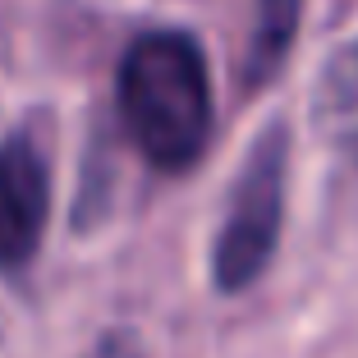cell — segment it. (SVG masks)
I'll use <instances>...</instances> for the list:
<instances>
[{
  "label": "cell",
  "instance_id": "cell-3",
  "mask_svg": "<svg viewBox=\"0 0 358 358\" xmlns=\"http://www.w3.org/2000/svg\"><path fill=\"white\" fill-rule=\"evenodd\" d=\"M51 221V161L32 129L0 138V271L37 257Z\"/></svg>",
  "mask_w": 358,
  "mask_h": 358
},
{
  "label": "cell",
  "instance_id": "cell-6",
  "mask_svg": "<svg viewBox=\"0 0 358 358\" xmlns=\"http://www.w3.org/2000/svg\"><path fill=\"white\" fill-rule=\"evenodd\" d=\"M96 358H138V349H134V345H124V340H106Z\"/></svg>",
  "mask_w": 358,
  "mask_h": 358
},
{
  "label": "cell",
  "instance_id": "cell-1",
  "mask_svg": "<svg viewBox=\"0 0 358 358\" xmlns=\"http://www.w3.org/2000/svg\"><path fill=\"white\" fill-rule=\"evenodd\" d=\"M129 143L161 175L193 170L211 143V74L198 37L179 28L143 32L120 60L115 83Z\"/></svg>",
  "mask_w": 358,
  "mask_h": 358
},
{
  "label": "cell",
  "instance_id": "cell-2",
  "mask_svg": "<svg viewBox=\"0 0 358 358\" xmlns=\"http://www.w3.org/2000/svg\"><path fill=\"white\" fill-rule=\"evenodd\" d=\"M285 170H289V134L285 124H266L243 157L216 248H211V280L225 294L248 289L275 257L285 225Z\"/></svg>",
  "mask_w": 358,
  "mask_h": 358
},
{
  "label": "cell",
  "instance_id": "cell-5",
  "mask_svg": "<svg viewBox=\"0 0 358 358\" xmlns=\"http://www.w3.org/2000/svg\"><path fill=\"white\" fill-rule=\"evenodd\" d=\"M303 23V0H257V19L243 51V87H266L289 60Z\"/></svg>",
  "mask_w": 358,
  "mask_h": 358
},
{
  "label": "cell",
  "instance_id": "cell-4",
  "mask_svg": "<svg viewBox=\"0 0 358 358\" xmlns=\"http://www.w3.org/2000/svg\"><path fill=\"white\" fill-rule=\"evenodd\" d=\"M308 115H313V134L358 170V37L340 42L322 64L308 96Z\"/></svg>",
  "mask_w": 358,
  "mask_h": 358
}]
</instances>
